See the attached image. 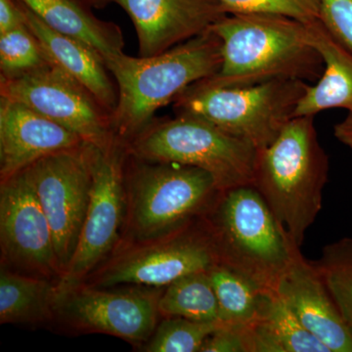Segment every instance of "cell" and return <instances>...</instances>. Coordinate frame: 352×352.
Returning <instances> with one entry per match:
<instances>
[{
  "mask_svg": "<svg viewBox=\"0 0 352 352\" xmlns=\"http://www.w3.org/2000/svg\"><path fill=\"white\" fill-rule=\"evenodd\" d=\"M222 43L219 71L205 80L244 87L278 80L316 82L323 60L307 39V23L280 14H228L212 28Z\"/></svg>",
  "mask_w": 352,
  "mask_h": 352,
  "instance_id": "obj_1",
  "label": "cell"
},
{
  "mask_svg": "<svg viewBox=\"0 0 352 352\" xmlns=\"http://www.w3.org/2000/svg\"><path fill=\"white\" fill-rule=\"evenodd\" d=\"M221 48L219 36L210 29L155 56L120 52L105 58L119 92L112 113L115 135L126 144L151 124L159 109L173 103L190 85L217 73Z\"/></svg>",
  "mask_w": 352,
  "mask_h": 352,
  "instance_id": "obj_2",
  "label": "cell"
},
{
  "mask_svg": "<svg viewBox=\"0 0 352 352\" xmlns=\"http://www.w3.org/2000/svg\"><path fill=\"white\" fill-rule=\"evenodd\" d=\"M329 168L314 117L293 118L270 145L258 150L252 186L298 248L320 214Z\"/></svg>",
  "mask_w": 352,
  "mask_h": 352,
  "instance_id": "obj_3",
  "label": "cell"
},
{
  "mask_svg": "<svg viewBox=\"0 0 352 352\" xmlns=\"http://www.w3.org/2000/svg\"><path fill=\"white\" fill-rule=\"evenodd\" d=\"M203 219L217 263L264 289L274 291L302 252L254 186L222 192Z\"/></svg>",
  "mask_w": 352,
  "mask_h": 352,
  "instance_id": "obj_4",
  "label": "cell"
},
{
  "mask_svg": "<svg viewBox=\"0 0 352 352\" xmlns=\"http://www.w3.org/2000/svg\"><path fill=\"white\" fill-rule=\"evenodd\" d=\"M124 183L126 214L122 243L163 237L201 219L223 192L214 176L201 168L144 161L129 153Z\"/></svg>",
  "mask_w": 352,
  "mask_h": 352,
  "instance_id": "obj_5",
  "label": "cell"
},
{
  "mask_svg": "<svg viewBox=\"0 0 352 352\" xmlns=\"http://www.w3.org/2000/svg\"><path fill=\"white\" fill-rule=\"evenodd\" d=\"M307 83L278 80L244 87H223L199 80L173 101L175 115L210 122L256 150L270 145L293 119Z\"/></svg>",
  "mask_w": 352,
  "mask_h": 352,
  "instance_id": "obj_6",
  "label": "cell"
},
{
  "mask_svg": "<svg viewBox=\"0 0 352 352\" xmlns=\"http://www.w3.org/2000/svg\"><path fill=\"white\" fill-rule=\"evenodd\" d=\"M131 156L196 166L210 173L221 191L252 186L258 150L210 122L190 116L154 119L126 143Z\"/></svg>",
  "mask_w": 352,
  "mask_h": 352,
  "instance_id": "obj_7",
  "label": "cell"
},
{
  "mask_svg": "<svg viewBox=\"0 0 352 352\" xmlns=\"http://www.w3.org/2000/svg\"><path fill=\"white\" fill-rule=\"evenodd\" d=\"M217 263L214 243L201 217L163 237L122 243L82 284L95 288H164L191 273L208 271Z\"/></svg>",
  "mask_w": 352,
  "mask_h": 352,
  "instance_id": "obj_8",
  "label": "cell"
},
{
  "mask_svg": "<svg viewBox=\"0 0 352 352\" xmlns=\"http://www.w3.org/2000/svg\"><path fill=\"white\" fill-rule=\"evenodd\" d=\"M92 175L91 195L75 254L58 280L59 293L82 284L122 243L126 214V143L116 138L107 148L85 143Z\"/></svg>",
  "mask_w": 352,
  "mask_h": 352,
  "instance_id": "obj_9",
  "label": "cell"
},
{
  "mask_svg": "<svg viewBox=\"0 0 352 352\" xmlns=\"http://www.w3.org/2000/svg\"><path fill=\"white\" fill-rule=\"evenodd\" d=\"M0 97L24 104L54 120L87 144L107 148L117 138L112 113L55 64L15 78H0Z\"/></svg>",
  "mask_w": 352,
  "mask_h": 352,
  "instance_id": "obj_10",
  "label": "cell"
},
{
  "mask_svg": "<svg viewBox=\"0 0 352 352\" xmlns=\"http://www.w3.org/2000/svg\"><path fill=\"white\" fill-rule=\"evenodd\" d=\"M164 288L76 285L59 293L56 317L73 330L106 333L141 347L159 324V300Z\"/></svg>",
  "mask_w": 352,
  "mask_h": 352,
  "instance_id": "obj_11",
  "label": "cell"
},
{
  "mask_svg": "<svg viewBox=\"0 0 352 352\" xmlns=\"http://www.w3.org/2000/svg\"><path fill=\"white\" fill-rule=\"evenodd\" d=\"M25 171L50 221L62 276L75 254L91 195L85 143L41 157Z\"/></svg>",
  "mask_w": 352,
  "mask_h": 352,
  "instance_id": "obj_12",
  "label": "cell"
},
{
  "mask_svg": "<svg viewBox=\"0 0 352 352\" xmlns=\"http://www.w3.org/2000/svg\"><path fill=\"white\" fill-rule=\"evenodd\" d=\"M0 245L2 265L56 282L61 277L50 221L25 170L0 182Z\"/></svg>",
  "mask_w": 352,
  "mask_h": 352,
  "instance_id": "obj_13",
  "label": "cell"
},
{
  "mask_svg": "<svg viewBox=\"0 0 352 352\" xmlns=\"http://www.w3.org/2000/svg\"><path fill=\"white\" fill-rule=\"evenodd\" d=\"M95 8L118 4L133 23L139 56L163 53L200 36L228 15L219 0H87Z\"/></svg>",
  "mask_w": 352,
  "mask_h": 352,
  "instance_id": "obj_14",
  "label": "cell"
},
{
  "mask_svg": "<svg viewBox=\"0 0 352 352\" xmlns=\"http://www.w3.org/2000/svg\"><path fill=\"white\" fill-rule=\"evenodd\" d=\"M83 144L67 127L24 104L0 97V182L41 157Z\"/></svg>",
  "mask_w": 352,
  "mask_h": 352,
  "instance_id": "obj_15",
  "label": "cell"
},
{
  "mask_svg": "<svg viewBox=\"0 0 352 352\" xmlns=\"http://www.w3.org/2000/svg\"><path fill=\"white\" fill-rule=\"evenodd\" d=\"M308 332L330 352H352V333L315 267L302 252L274 289Z\"/></svg>",
  "mask_w": 352,
  "mask_h": 352,
  "instance_id": "obj_16",
  "label": "cell"
},
{
  "mask_svg": "<svg viewBox=\"0 0 352 352\" xmlns=\"http://www.w3.org/2000/svg\"><path fill=\"white\" fill-rule=\"evenodd\" d=\"M25 25L38 38L53 64L73 76L96 97L109 112L117 107L119 92L105 59L88 44L48 27L21 2Z\"/></svg>",
  "mask_w": 352,
  "mask_h": 352,
  "instance_id": "obj_17",
  "label": "cell"
},
{
  "mask_svg": "<svg viewBox=\"0 0 352 352\" xmlns=\"http://www.w3.org/2000/svg\"><path fill=\"white\" fill-rule=\"evenodd\" d=\"M307 39L320 54L323 74L305 87L294 118L314 117L328 109L352 112V52L329 32L320 19L307 23Z\"/></svg>",
  "mask_w": 352,
  "mask_h": 352,
  "instance_id": "obj_18",
  "label": "cell"
},
{
  "mask_svg": "<svg viewBox=\"0 0 352 352\" xmlns=\"http://www.w3.org/2000/svg\"><path fill=\"white\" fill-rule=\"evenodd\" d=\"M48 27L91 46L104 57L124 52L122 29L98 19L87 0H19Z\"/></svg>",
  "mask_w": 352,
  "mask_h": 352,
  "instance_id": "obj_19",
  "label": "cell"
},
{
  "mask_svg": "<svg viewBox=\"0 0 352 352\" xmlns=\"http://www.w3.org/2000/svg\"><path fill=\"white\" fill-rule=\"evenodd\" d=\"M243 331L248 352H330L274 291L268 292L258 316Z\"/></svg>",
  "mask_w": 352,
  "mask_h": 352,
  "instance_id": "obj_20",
  "label": "cell"
},
{
  "mask_svg": "<svg viewBox=\"0 0 352 352\" xmlns=\"http://www.w3.org/2000/svg\"><path fill=\"white\" fill-rule=\"evenodd\" d=\"M57 282L1 266L0 324H36L56 317Z\"/></svg>",
  "mask_w": 352,
  "mask_h": 352,
  "instance_id": "obj_21",
  "label": "cell"
},
{
  "mask_svg": "<svg viewBox=\"0 0 352 352\" xmlns=\"http://www.w3.org/2000/svg\"><path fill=\"white\" fill-rule=\"evenodd\" d=\"M219 307V320L224 325L245 326L256 319L268 289L249 278L217 263L208 270Z\"/></svg>",
  "mask_w": 352,
  "mask_h": 352,
  "instance_id": "obj_22",
  "label": "cell"
},
{
  "mask_svg": "<svg viewBox=\"0 0 352 352\" xmlns=\"http://www.w3.org/2000/svg\"><path fill=\"white\" fill-rule=\"evenodd\" d=\"M159 312L163 318L220 322L219 302L208 271L191 273L166 286L160 296Z\"/></svg>",
  "mask_w": 352,
  "mask_h": 352,
  "instance_id": "obj_23",
  "label": "cell"
},
{
  "mask_svg": "<svg viewBox=\"0 0 352 352\" xmlns=\"http://www.w3.org/2000/svg\"><path fill=\"white\" fill-rule=\"evenodd\" d=\"M352 333V238L326 245L317 261H312Z\"/></svg>",
  "mask_w": 352,
  "mask_h": 352,
  "instance_id": "obj_24",
  "label": "cell"
},
{
  "mask_svg": "<svg viewBox=\"0 0 352 352\" xmlns=\"http://www.w3.org/2000/svg\"><path fill=\"white\" fill-rule=\"evenodd\" d=\"M221 325L220 322L164 317L141 349L147 352H200L206 340Z\"/></svg>",
  "mask_w": 352,
  "mask_h": 352,
  "instance_id": "obj_25",
  "label": "cell"
},
{
  "mask_svg": "<svg viewBox=\"0 0 352 352\" xmlns=\"http://www.w3.org/2000/svg\"><path fill=\"white\" fill-rule=\"evenodd\" d=\"M52 64L27 25L0 34V78H15Z\"/></svg>",
  "mask_w": 352,
  "mask_h": 352,
  "instance_id": "obj_26",
  "label": "cell"
},
{
  "mask_svg": "<svg viewBox=\"0 0 352 352\" xmlns=\"http://www.w3.org/2000/svg\"><path fill=\"white\" fill-rule=\"evenodd\" d=\"M228 14L270 13L303 23L320 19V0H219Z\"/></svg>",
  "mask_w": 352,
  "mask_h": 352,
  "instance_id": "obj_27",
  "label": "cell"
},
{
  "mask_svg": "<svg viewBox=\"0 0 352 352\" xmlns=\"http://www.w3.org/2000/svg\"><path fill=\"white\" fill-rule=\"evenodd\" d=\"M320 20L352 52V0H320Z\"/></svg>",
  "mask_w": 352,
  "mask_h": 352,
  "instance_id": "obj_28",
  "label": "cell"
},
{
  "mask_svg": "<svg viewBox=\"0 0 352 352\" xmlns=\"http://www.w3.org/2000/svg\"><path fill=\"white\" fill-rule=\"evenodd\" d=\"M200 352H248L243 326H221L204 342Z\"/></svg>",
  "mask_w": 352,
  "mask_h": 352,
  "instance_id": "obj_29",
  "label": "cell"
},
{
  "mask_svg": "<svg viewBox=\"0 0 352 352\" xmlns=\"http://www.w3.org/2000/svg\"><path fill=\"white\" fill-rule=\"evenodd\" d=\"M25 24L24 8L19 0H0V34Z\"/></svg>",
  "mask_w": 352,
  "mask_h": 352,
  "instance_id": "obj_30",
  "label": "cell"
},
{
  "mask_svg": "<svg viewBox=\"0 0 352 352\" xmlns=\"http://www.w3.org/2000/svg\"><path fill=\"white\" fill-rule=\"evenodd\" d=\"M333 135L352 151V112L347 113L346 119L336 124Z\"/></svg>",
  "mask_w": 352,
  "mask_h": 352,
  "instance_id": "obj_31",
  "label": "cell"
}]
</instances>
